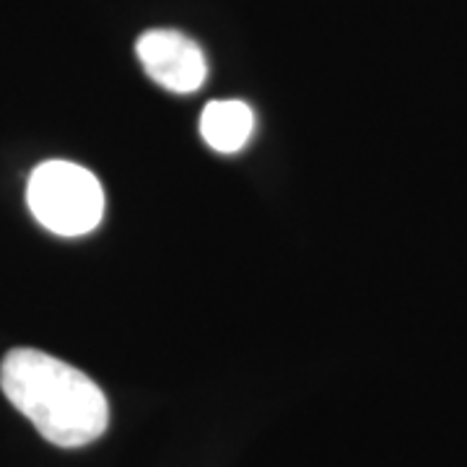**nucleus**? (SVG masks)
<instances>
[{
	"instance_id": "nucleus-1",
	"label": "nucleus",
	"mask_w": 467,
	"mask_h": 467,
	"mask_svg": "<svg viewBox=\"0 0 467 467\" xmlns=\"http://www.w3.org/2000/svg\"><path fill=\"white\" fill-rule=\"evenodd\" d=\"M0 387L55 447H86L109 426V405L99 384L45 350H8L0 364Z\"/></svg>"
},
{
	"instance_id": "nucleus-4",
	"label": "nucleus",
	"mask_w": 467,
	"mask_h": 467,
	"mask_svg": "<svg viewBox=\"0 0 467 467\" xmlns=\"http://www.w3.org/2000/svg\"><path fill=\"white\" fill-rule=\"evenodd\" d=\"M252 130H254V112L247 101L216 99L202 109V140L218 153H234L244 149Z\"/></svg>"
},
{
	"instance_id": "nucleus-2",
	"label": "nucleus",
	"mask_w": 467,
	"mask_h": 467,
	"mask_svg": "<svg viewBox=\"0 0 467 467\" xmlns=\"http://www.w3.org/2000/svg\"><path fill=\"white\" fill-rule=\"evenodd\" d=\"M26 202L32 216L60 236L94 232L104 216L99 180L81 164L60 159L34 169L26 184Z\"/></svg>"
},
{
	"instance_id": "nucleus-3",
	"label": "nucleus",
	"mask_w": 467,
	"mask_h": 467,
	"mask_svg": "<svg viewBox=\"0 0 467 467\" xmlns=\"http://www.w3.org/2000/svg\"><path fill=\"white\" fill-rule=\"evenodd\" d=\"M135 52L150 78L174 94L198 91L208 76V63L198 42L174 29H150L140 34Z\"/></svg>"
}]
</instances>
